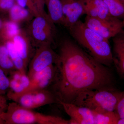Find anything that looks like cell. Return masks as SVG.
<instances>
[{
	"mask_svg": "<svg viewBox=\"0 0 124 124\" xmlns=\"http://www.w3.org/2000/svg\"><path fill=\"white\" fill-rule=\"evenodd\" d=\"M0 27H1V23H0Z\"/></svg>",
	"mask_w": 124,
	"mask_h": 124,
	"instance_id": "obj_33",
	"label": "cell"
},
{
	"mask_svg": "<svg viewBox=\"0 0 124 124\" xmlns=\"http://www.w3.org/2000/svg\"><path fill=\"white\" fill-rule=\"evenodd\" d=\"M1 124H69V121L59 116L35 112L13 102L8 103L7 109L2 113Z\"/></svg>",
	"mask_w": 124,
	"mask_h": 124,
	"instance_id": "obj_4",
	"label": "cell"
},
{
	"mask_svg": "<svg viewBox=\"0 0 124 124\" xmlns=\"http://www.w3.org/2000/svg\"><path fill=\"white\" fill-rule=\"evenodd\" d=\"M9 76V88L7 93V97L14 101L29 87L30 79L27 73L17 70L12 72Z\"/></svg>",
	"mask_w": 124,
	"mask_h": 124,
	"instance_id": "obj_11",
	"label": "cell"
},
{
	"mask_svg": "<svg viewBox=\"0 0 124 124\" xmlns=\"http://www.w3.org/2000/svg\"><path fill=\"white\" fill-rule=\"evenodd\" d=\"M56 65L53 91L59 101L72 103L83 91L114 87V78L106 66L95 60L69 38L62 40Z\"/></svg>",
	"mask_w": 124,
	"mask_h": 124,
	"instance_id": "obj_1",
	"label": "cell"
},
{
	"mask_svg": "<svg viewBox=\"0 0 124 124\" xmlns=\"http://www.w3.org/2000/svg\"><path fill=\"white\" fill-rule=\"evenodd\" d=\"M84 23L86 26L108 40L119 34L124 27L122 20L113 17L103 19L86 16Z\"/></svg>",
	"mask_w": 124,
	"mask_h": 124,
	"instance_id": "obj_8",
	"label": "cell"
},
{
	"mask_svg": "<svg viewBox=\"0 0 124 124\" xmlns=\"http://www.w3.org/2000/svg\"><path fill=\"white\" fill-rule=\"evenodd\" d=\"M14 102L31 110L48 104L59 103L53 91L48 89L34 90L23 93Z\"/></svg>",
	"mask_w": 124,
	"mask_h": 124,
	"instance_id": "obj_7",
	"label": "cell"
},
{
	"mask_svg": "<svg viewBox=\"0 0 124 124\" xmlns=\"http://www.w3.org/2000/svg\"><path fill=\"white\" fill-rule=\"evenodd\" d=\"M9 11L11 21L19 25L31 21L35 17L28 9L21 7L16 3Z\"/></svg>",
	"mask_w": 124,
	"mask_h": 124,
	"instance_id": "obj_16",
	"label": "cell"
},
{
	"mask_svg": "<svg viewBox=\"0 0 124 124\" xmlns=\"http://www.w3.org/2000/svg\"><path fill=\"white\" fill-rule=\"evenodd\" d=\"M50 43H43L36 47L35 53L28 64L27 75L29 78L35 73L47 67L57 64L58 54L54 51Z\"/></svg>",
	"mask_w": 124,
	"mask_h": 124,
	"instance_id": "obj_6",
	"label": "cell"
},
{
	"mask_svg": "<svg viewBox=\"0 0 124 124\" xmlns=\"http://www.w3.org/2000/svg\"><path fill=\"white\" fill-rule=\"evenodd\" d=\"M48 16L54 24L64 26V18L60 0H44Z\"/></svg>",
	"mask_w": 124,
	"mask_h": 124,
	"instance_id": "obj_15",
	"label": "cell"
},
{
	"mask_svg": "<svg viewBox=\"0 0 124 124\" xmlns=\"http://www.w3.org/2000/svg\"><path fill=\"white\" fill-rule=\"evenodd\" d=\"M16 3L15 0H0V9L9 10Z\"/></svg>",
	"mask_w": 124,
	"mask_h": 124,
	"instance_id": "obj_27",
	"label": "cell"
},
{
	"mask_svg": "<svg viewBox=\"0 0 124 124\" xmlns=\"http://www.w3.org/2000/svg\"><path fill=\"white\" fill-rule=\"evenodd\" d=\"M9 77L4 71L0 68V94L4 95L7 93L9 88Z\"/></svg>",
	"mask_w": 124,
	"mask_h": 124,
	"instance_id": "obj_24",
	"label": "cell"
},
{
	"mask_svg": "<svg viewBox=\"0 0 124 124\" xmlns=\"http://www.w3.org/2000/svg\"><path fill=\"white\" fill-rule=\"evenodd\" d=\"M113 38V64L118 74L124 78V36L120 33Z\"/></svg>",
	"mask_w": 124,
	"mask_h": 124,
	"instance_id": "obj_14",
	"label": "cell"
},
{
	"mask_svg": "<svg viewBox=\"0 0 124 124\" xmlns=\"http://www.w3.org/2000/svg\"><path fill=\"white\" fill-rule=\"evenodd\" d=\"M120 33H121V34H122V35L124 36V30H123V29H122V31H121L120 32Z\"/></svg>",
	"mask_w": 124,
	"mask_h": 124,
	"instance_id": "obj_30",
	"label": "cell"
},
{
	"mask_svg": "<svg viewBox=\"0 0 124 124\" xmlns=\"http://www.w3.org/2000/svg\"><path fill=\"white\" fill-rule=\"evenodd\" d=\"M122 22H123V24H124V17L123 18V20H122Z\"/></svg>",
	"mask_w": 124,
	"mask_h": 124,
	"instance_id": "obj_32",
	"label": "cell"
},
{
	"mask_svg": "<svg viewBox=\"0 0 124 124\" xmlns=\"http://www.w3.org/2000/svg\"><path fill=\"white\" fill-rule=\"evenodd\" d=\"M112 17L121 19L124 17V4L119 0H103Z\"/></svg>",
	"mask_w": 124,
	"mask_h": 124,
	"instance_id": "obj_20",
	"label": "cell"
},
{
	"mask_svg": "<svg viewBox=\"0 0 124 124\" xmlns=\"http://www.w3.org/2000/svg\"><path fill=\"white\" fill-rule=\"evenodd\" d=\"M68 28L77 43L95 60L107 67L113 64V54L109 40L89 28L80 20Z\"/></svg>",
	"mask_w": 124,
	"mask_h": 124,
	"instance_id": "obj_2",
	"label": "cell"
},
{
	"mask_svg": "<svg viewBox=\"0 0 124 124\" xmlns=\"http://www.w3.org/2000/svg\"><path fill=\"white\" fill-rule=\"evenodd\" d=\"M95 8L98 17L101 19H106L112 17L109 13L107 5L103 0H89Z\"/></svg>",
	"mask_w": 124,
	"mask_h": 124,
	"instance_id": "obj_21",
	"label": "cell"
},
{
	"mask_svg": "<svg viewBox=\"0 0 124 124\" xmlns=\"http://www.w3.org/2000/svg\"><path fill=\"white\" fill-rule=\"evenodd\" d=\"M122 93L114 87L89 90L80 93L72 103L97 113L115 111Z\"/></svg>",
	"mask_w": 124,
	"mask_h": 124,
	"instance_id": "obj_3",
	"label": "cell"
},
{
	"mask_svg": "<svg viewBox=\"0 0 124 124\" xmlns=\"http://www.w3.org/2000/svg\"><path fill=\"white\" fill-rule=\"evenodd\" d=\"M12 41L27 68L30 61L33 46L30 37L27 31L21 29Z\"/></svg>",
	"mask_w": 124,
	"mask_h": 124,
	"instance_id": "obj_13",
	"label": "cell"
},
{
	"mask_svg": "<svg viewBox=\"0 0 124 124\" xmlns=\"http://www.w3.org/2000/svg\"><path fill=\"white\" fill-rule=\"evenodd\" d=\"M9 54L16 70L27 73V68L12 41H7L6 44Z\"/></svg>",
	"mask_w": 124,
	"mask_h": 124,
	"instance_id": "obj_17",
	"label": "cell"
},
{
	"mask_svg": "<svg viewBox=\"0 0 124 124\" xmlns=\"http://www.w3.org/2000/svg\"><path fill=\"white\" fill-rule=\"evenodd\" d=\"M117 124H124V117L120 118L117 121Z\"/></svg>",
	"mask_w": 124,
	"mask_h": 124,
	"instance_id": "obj_29",
	"label": "cell"
},
{
	"mask_svg": "<svg viewBox=\"0 0 124 124\" xmlns=\"http://www.w3.org/2000/svg\"><path fill=\"white\" fill-rule=\"evenodd\" d=\"M38 9V11L41 15L46 18H49L45 9L44 0H32Z\"/></svg>",
	"mask_w": 124,
	"mask_h": 124,
	"instance_id": "obj_25",
	"label": "cell"
},
{
	"mask_svg": "<svg viewBox=\"0 0 124 124\" xmlns=\"http://www.w3.org/2000/svg\"><path fill=\"white\" fill-rule=\"evenodd\" d=\"M15 1L16 4L21 7L28 9L34 17L41 15L36 5L32 0H15Z\"/></svg>",
	"mask_w": 124,
	"mask_h": 124,
	"instance_id": "obj_23",
	"label": "cell"
},
{
	"mask_svg": "<svg viewBox=\"0 0 124 124\" xmlns=\"http://www.w3.org/2000/svg\"><path fill=\"white\" fill-rule=\"evenodd\" d=\"M120 118L115 111L103 113L94 112V124H117Z\"/></svg>",
	"mask_w": 124,
	"mask_h": 124,
	"instance_id": "obj_19",
	"label": "cell"
},
{
	"mask_svg": "<svg viewBox=\"0 0 124 124\" xmlns=\"http://www.w3.org/2000/svg\"><path fill=\"white\" fill-rule=\"evenodd\" d=\"M116 111L119 115L120 118L124 117V91L122 92L116 109Z\"/></svg>",
	"mask_w": 124,
	"mask_h": 124,
	"instance_id": "obj_26",
	"label": "cell"
},
{
	"mask_svg": "<svg viewBox=\"0 0 124 124\" xmlns=\"http://www.w3.org/2000/svg\"><path fill=\"white\" fill-rule=\"evenodd\" d=\"M57 73V67L53 64L35 73L30 78L29 87L23 93L34 90L48 89L52 84L55 82Z\"/></svg>",
	"mask_w": 124,
	"mask_h": 124,
	"instance_id": "obj_9",
	"label": "cell"
},
{
	"mask_svg": "<svg viewBox=\"0 0 124 124\" xmlns=\"http://www.w3.org/2000/svg\"><path fill=\"white\" fill-rule=\"evenodd\" d=\"M27 32L36 47L43 43L52 44L55 34V24L49 18L38 16L31 20Z\"/></svg>",
	"mask_w": 124,
	"mask_h": 124,
	"instance_id": "obj_5",
	"label": "cell"
},
{
	"mask_svg": "<svg viewBox=\"0 0 124 124\" xmlns=\"http://www.w3.org/2000/svg\"><path fill=\"white\" fill-rule=\"evenodd\" d=\"M0 68L7 76L16 70L6 46H0Z\"/></svg>",
	"mask_w": 124,
	"mask_h": 124,
	"instance_id": "obj_18",
	"label": "cell"
},
{
	"mask_svg": "<svg viewBox=\"0 0 124 124\" xmlns=\"http://www.w3.org/2000/svg\"><path fill=\"white\" fill-rule=\"evenodd\" d=\"M59 104L70 117L69 124H94V112L90 109L61 101Z\"/></svg>",
	"mask_w": 124,
	"mask_h": 124,
	"instance_id": "obj_10",
	"label": "cell"
},
{
	"mask_svg": "<svg viewBox=\"0 0 124 124\" xmlns=\"http://www.w3.org/2000/svg\"><path fill=\"white\" fill-rule=\"evenodd\" d=\"M6 98L4 95L0 94V124H1V116L2 113L6 110L8 107Z\"/></svg>",
	"mask_w": 124,
	"mask_h": 124,
	"instance_id": "obj_28",
	"label": "cell"
},
{
	"mask_svg": "<svg viewBox=\"0 0 124 124\" xmlns=\"http://www.w3.org/2000/svg\"><path fill=\"white\" fill-rule=\"evenodd\" d=\"M119 0L121 2H122V3H123L124 4V0Z\"/></svg>",
	"mask_w": 124,
	"mask_h": 124,
	"instance_id": "obj_31",
	"label": "cell"
},
{
	"mask_svg": "<svg viewBox=\"0 0 124 124\" xmlns=\"http://www.w3.org/2000/svg\"><path fill=\"white\" fill-rule=\"evenodd\" d=\"M64 18V26L68 28L76 23L82 16L85 15L79 0H60Z\"/></svg>",
	"mask_w": 124,
	"mask_h": 124,
	"instance_id": "obj_12",
	"label": "cell"
},
{
	"mask_svg": "<svg viewBox=\"0 0 124 124\" xmlns=\"http://www.w3.org/2000/svg\"><path fill=\"white\" fill-rule=\"evenodd\" d=\"M20 30L19 24L12 21H9L6 23L4 25L3 33L6 38L11 39L12 40Z\"/></svg>",
	"mask_w": 124,
	"mask_h": 124,
	"instance_id": "obj_22",
	"label": "cell"
}]
</instances>
